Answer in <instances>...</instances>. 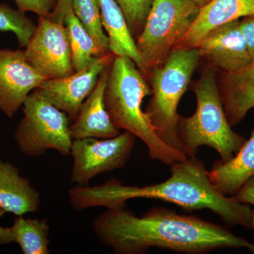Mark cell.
Wrapping results in <instances>:
<instances>
[{
  "label": "cell",
  "mask_w": 254,
  "mask_h": 254,
  "mask_svg": "<svg viewBox=\"0 0 254 254\" xmlns=\"http://www.w3.org/2000/svg\"><path fill=\"white\" fill-rule=\"evenodd\" d=\"M23 118L14 133L21 153L38 157L55 150L63 156L71 154L73 139L69 117L34 90L23 104Z\"/></svg>",
  "instance_id": "obj_7"
},
{
  "label": "cell",
  "mask_w": 254,
  "mask_h": 254,
  "mask_svg": "<svg viewBox=\"0 0 254 254\" xmlns=\"http://www.w3.org/2000/svg\"><path fill=\"white\" fill-rule=\"evenodd\" d=\"M136 136L125 131L110 138H87L73 140L71 181L87 186L100 174L123 168L131 157Z\"/></svg>",
  "instance_id": "obj_8"
},
{
  "label": "cell",
  "mask_w": 254,
  "mask_h": 254,
  "mask_svg": "<svg viewBox=\"0 0 254 254\" xmlns=\"http://www.w3.org/2000/svg\"><path fill=\"white\" fill-rule=\"evenodd\" d=\"M199 9L190 0H153L144 28L136 40L145 76L165 62L189 31Z\"/></svg>",
  "instance_id": "obj_6"
},
{
  "label": "cell",
  "mask_w": 254,
  "mask_h": 254,
  "mask_svg": "<svg viewBox=\"0 0 254 254\" xmlns=\"http://www.w3.org/2000/svg\"><path fill=\"white\" fill-rule=\"evenodd\" d=\"M71 47V62L75 72L86 68L98 57L103 56L93 38L73 13L72 8L64 19Z\"/></svg>",
  "instance_id": "obj_19"
},
{
  "label": "cell",
  "mask_w": 254,
  "mask_h": 254,
  "mask_svg": "<svg viewBox=\"0 0 254 254\" xmlns=\"http://www.w3.org/2000/svg\"><path fill=\"white\" fill-rule=\"evenodd\" d=\"M39 192L12 164L0 160V207L6 213L21 216L39 211Z\"/></svg>",
  "instance_id": "obj_16"
},
{
  "label": "cell",
  "mask_w": 254,
  "mask_h": 254,
  "mask_svg": "<svg viewBox=\"0 0 254 254\" xmlns=\"http://www.w3.org/2000/svg\"><path fill=\"white\" fill-rule=\"evenodd\" d=\"M201 59L198 48H175L145 76L152 97L145 112L160 139L179 151L182 152L177 108Z\"/></svg>",
  "instance_id": "obj_5"
},
{
  "label": "cell",
  "mask_w": 254,
  "mask_h": 254,
  "mask_svg": "<svg viewBox=\"0 0 254 254\" xmlns=\"http://www.w3.org/2000/svg\"><path fill=\"white\" fill-rule=\"evenodd\" d=\"M36 27L23 11L12 9L6 4H0V32L14 33L20 46H27Z\"/></svg>",
  "instance_id": "obj_22"
},
{
  "label": "cell",
  "mask_w": 254,
  "mask_h": 254,
  "mask_svg": "<svg viewBox=\"0 0 254 254\" xmlns=\"http://www.w3.org/2000/svg\"><path fill=\"white\" fill-rule=\"evenodd\" d=\"M58 0H14L18 9L32 11L39 16L48 17L54 11Z\"/></svg>",
  "instance_id": "obj_24"
},
{
  "label": "cell",
  "mask_w": 254,
  "mask_h": 254,
  "mask_svg": "<svg viewBox=\"0 0 254 254\" xmlns=\"http://www.w3.org/2000/svg\"><path fill=\"white\" fill-rule=\"evenodd\" d=\"M218 85L227 121L236 127L254 108V63L233 72L218 71Z\"/></svg>",
  "instance_id": "obj_15"
},
{
  "label": "cell",
  "mask_w": 254,
  "mask_h": 254,
  "mask_svg": "<svg viewBox=\"0 0 254 254\" xmlns=\"http://www.w3.org/2000/svg\"><path fill=\"white\" fill-rule=\"evenodd\" d=\"M252 15L254 0H211L200 8L190 29L175 48H197L214 28Z\"/></svg>",
  "instance_id": "obj_14"
},
{
  "label": "cell",
  "mask_w": 254,
  "mask_h": 254,
  "mask_svg": "<svg viewBox=\"0 0 254 254\" xmlns=\"http://www.w3.org/2000/svg\"><path fill=\"white\" fill-rule=\"evenodd\" d=\"M24 53L28 63L47 79L75 72L66 26L46 16H39Z\"/></svg>",
  "instance_id": "obj_9"
},
{
  "label": "cell",
  "mask_w": 254,
  "mask_h": 254,
  "mask_svg": "<svg viewBox=\"0 0 254 254\" xmlns=\"http://www.w3.org/2000/svg\"><path fill=\"white\" fill-rule=\"evenodd\" d=\"M252 228L253 229L254 234V209L252 210Z\"/></svg>",
  "instance_id": "obj_30"
},
{
  "label": "cell",
  "mask_w": 254,
  "mask_h": 254,
  "mask_svg": "<svg viewBox=\"0 0 254 254\" xmlns=\"http://www.w3.org/2000/svg\"><path fill=\"white\" fill-rule=\"evenodd\" d=\"M72 9L83 27L96 43L102 54L109 53V38L104 32L98 0H73Z\"/></svg>",
  "instance_id": "obj_21"
},
{
  "label": "cell",
  "mask_w": 254,
  "mask_h": 254,
  "mask_svg": "<svg viewBox=\"0 0 254 254\" xmlns=\"http://www.w3.org/2000/svg\"><path fill=\"white\" fill-rule=\"evenodd\" d=\"M146 78L128 57L115 56L105 90V105L118 129L131 132L148 148L150 158L165 165L186 160L181 151L160 139L148 114L142 109L143 99L151 95Z\"/></svg>",
  "instance_id": "obj_3"
},
{
  "label": "cell",
  "mask_w": 254,
  "mask_h": 254,
  "mask_svg": "<svg viewBox=\"0 0 254 254\" xmlns=\"http://www.w3.org/2000/svg\"><path fill=\"white\" fill-rule=\"evenodd\" d=\"M14 242L24 254H50V227L46 219H31L17 216L10 227Z\"/></svg>",
  "instance_id": "obj_20"
},
{
  "label": "cell",
  "mask_w": 254,
  "mask_h": 254,
  "mask_svg": "<svg viewBox=\"0 0 254 254\" xmlns=\"http://www.w3.org/2000/svg\"><path fill=\"white\" fill-rule=\"evenodd\" d=\"M46 79L28 63L24 51L0 49V110L12 118Z\"/></svg>",
  "instance_id": "obj_11"
},
{
  "label": "cell",
  "mask_w": 254,
  "mask_h": 254,
  "mask_svg": "<svg viewBox=\"0 0 254 254\" xmlns=\"http://www.w3.org/2000/svg\"><path fill=\"white\" fill-rule=\"evenodd\" d=\"M98 1L103 27L109 38L110 52L115 56L131 58L145 76L144 65L137 49L136 41L128 31L126 20L120 6L115 0Z\"/></svg>",
  "instance_id": "obj_18"
},
{
  "label": "cell",
  "mask_w": 254,
  "mask_h": 254,
  "mask_svg": "<svg viewBox=\"0 0 254 254\" xmlns=\"http://www.w3.org/2000/svg\"><path fill=\"white\" fill-rule=\"evenodd\" d=\"M240 28L245 38L251 59L252 63H254V15L240 19Z\"/></svg>",
  "instance_id": "obj_25"
},
{
  "label": "cell",
  "mask_w": 254,
  "mask_h": 254,
  "mask_svg": "<svg viewBox=\"0 0 254 254\" xmlns=\"http://www.w3.org/2000/svg\"><path fill=\"white\" fill-rule=\"evenodd\" d=\"M197 48L202 59L218 71L233 72L252 63L240 28V19L222 24L207 33Z\"/></svg>",
  "instance_id": "obj_12"
},
{
  "label": "cell",
  "mask_w": 254,
  "mask_h": 254,
  "mask_svg": "<svg viewBox=\"0 0 254 254\" xmlns=\"http://www.w3.org/2000/svg\"><path fill=\"white\" fill-rule=\"evenodd\" d=\"M170 167L171 176L166 181L149 186H126L116 179L99 186L76 185L68 191L70 203L74 210L81 211L93 207L126 206L127 200L133 198H153L174 203L187 211L208 209L227 226L252 228L253 209L215 190L203 161L191 157Z\"/></svg>",
  "instance_id": "obj_2"
},
{
  "label": "cell",
  "mask_w": 254,
  "mask_h": 254,
  "mask_svg": "<svg viewBox=\"0 0 254 254\" xmlns=\"http://www.w3.org/2000/svg\"><path fill=\"white\" fill-rule=\"evenodd\" d=\"M192 2L195 3L197 6H199L200 8L203 7L205 5L210 2L211 0H190Z\"/></svg>",
  "instance_id": "obj_29"
},
{
  "label": "cell",
  "mask_w": 254,
  "mask_h": 254,
  "mask_svg": "<svg viewBox=\"0 0 254 254\" xmlns=\"http://www.w3.org/2000/svg\"><path fill=\"white\" fill-rule=\"evenodd\" d=\"M73 0H58L54 11L48 18L55 22L64 24V19L68 11L72 8Z\"/></svg>",
  "instance_id": "obj_27"
},
{
  "label": "cell",
  "mask_w": 254,
  "mask_h": 254,
  "mask_svg": "<svg viewBox=\"0 0 254 254\" xmlns=\"http://www.w3.org/2000/svg\"><path fill=\"white\" fill-rule=\"evenodd\" d=\"M232 196L241 203L254 206V175L249 179Z\"/></svg>",
  "instance_id": "obj_26"
},
{
  "label": "cell",
  "mask_w": 254,
  "mask_h": 254,
  "mask_svg": "<svg viewBox=\"0 0 254 254\" xmlns=\"http://www.w3.org/2000/svg\"><path fill=\"white\" fill-rule=\"evenodd\" d=\"M111 52L95 58L86 68L69 76L46 79L36 91L74 120L85 100L94 89L100 74L113 61Z\"/></svg>",
  "instance_id": "obj_10"
},
{
  "label": "cell",
  "mask_w": 254,
  "mask_h": 254,
  "mask_svg": "<svg viewBox=\"0 0 254 254\" xmlns=\"http://www.w3.org/2000/svg\"><path fill=\"white\" fill-rule=\"evenodd\" d=\"M6 212L0 207V219ZM14 242V236L10 227H3L0 225V245H9Z\"/></svg>",
  "instance_id": "obj_28"
},
{
  "label": "cell",
  "mask_w": 254,
  "mask_h": 254,
  "mask_svg": "<svg viewBox=\"0 0 254 254\" xmlns=\"http://www.w3.org/2000/svg\"><path fill=\"white\" fill-rule=\"evenodd\" d=\"M111 64L103 70L94 89L83 102L77 116L70 125L73 140L110 138L120 134V130L114 125L105 105V90Z\"/></svg>",
  "instance_id": "obj_13"
},
{
  "label": "cell",
  "mask_w": 254,
  "mask_h": 254,
  "mask_svg": "<svg viewBox=\"0 0 254 254\" xmlns=\"http://www.w3.org/2000/svg\"><path fill=\"white\" fill-rule=\"evenodd\" d=\"M123 11L128 31L136 40L144 28L153 0H115Z\"/></svg>",
  "instance_id": "obj_23"
},
{
  "label": "cell",
  "mask_w": 254,
  "mask_h": 254,
  "mask_svg": "<svg viewBox=\"0 0 254 254\" xmlns=\"http://www.w3.org/2000/svg\"><path fill=\"white\" fill-rule=\"evenodd\" d=\"M208 178L214 188L225 196H232L254 175V128L250 139L233 158L214 163Z\"/></svg>",
  "instance_id": "obj_17"
},
{
  "label": "cell",
  "mask_w": 254,
  "mask_h": 254,
  "mask_svg": "<svg viewBox=\"0 0 254 254\" xmlns=\"http://www.w3.org/2000/svg\"><path fill=\"white\" fill-rule=\"evenodd\" d=\"M218 69L210 64L193 84L196 100L194 114L180 117L178 136L182 151L187 158L196 156L200 147L213 148L221 161H227L238 153L245 137L232 130L224 110L218 85Z\"/></svg>",
  "instance_id": "obj_4"
},
{
  "label": "cell",
  "mask_w": 254,
  "mask_h": 254,
  "mask_svg": "<svg viewBox=\"0 0 254 254\" xmlns=\"http://www.w3.org/2000/svg\"><path fill=\"white\" fill-rule=\"evenodd\" d=\"M93 230L103 245L118 254H143L154 247L186 254L226 248L254 254L253 244L226 227L165 208L150 209L141 217L125 206L107 208L93 220Z\"/></svg>",
  "instance_id": "obj_1"
}]
</instances>
